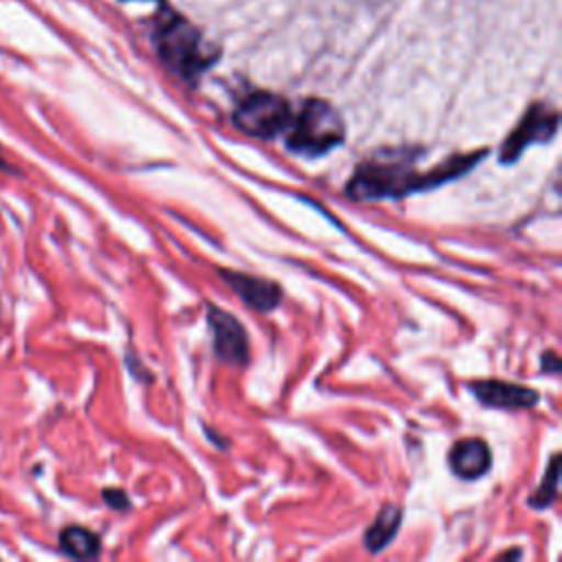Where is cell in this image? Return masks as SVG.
Instances as JSON below:
<instances>
[{
	"mask_svg": "<svg viewBox=\"0 0 562 562\" xmlns=\"http://www.w3.org/2000/svg\"><path fill=\"white\" fill-rule=\"evenodd\" d=\"M558 130V114L549 110L542 103H536L525 119L518 123V127L507 136V140L501 147V160L514 162L522 149L531 143H544L549 140Z\"/></svg>",
	"mask_w": 562,
	"mask_h": 562,
	"instance_id": "obj_6",
	"label": "cell"
},
{
	"mask_svg": "<svg viewBox=\"0 0 562 562\" xmlns=\"http://www.w3.org/2000/svg\"><path fill=\"white\" fill-rule=\"evenodd\" d=\"M222 277L244 303H248L259 312H270L281 301V288L268 279L252 277L246 272H235V270H222Z\"/></svg>",
	"mask_w": 562,
	"mask_h": 562,
	"instance_id": "obj_8",
	"label": "cell"
},
{
	"mask_svg": "<svg viewBox=\"0 0 562 562\" xmlns=\"http://www.w3.org/2000/svg\"><path fill=\"white\" fill-rule=\"evenodd\" d=\"M59 549L70 558H97L101 551V540L90 529L70 525L59 533Z\"/></svg>",
	"mask_w": 562,
	"mask_h": 562,
	"instance_id": "obj_11",
	"label": "cell"
},
{
	"mask_svg": "<svg viewBox=\"0 0 562 562\" xmlns=\"http://www.w3.org/2000/svg\"><path fill=\"white\" fill-rule=\"evenodd\" d=\"M290 121H292L290 103L281 94L266 92V90L246 94L233 112L235 127L257 138H272L281 134L283 130H288Z\"/></svg>",
	"mask_w": 562,
	"mask_h": 562,
	"instance_id": "obj_4",
	"label": "cell"
},
{
	"mask_svg": "<svg viewBox=\"0 0 562 562\" xmlns=\"http://www.w3.org/2000/svg\"><path fill=\"white\" fill-rule=\"evenodd\" d=\"M0 169H4V171H9V169H11V167H9V165L2 160V156H0Z\"/></svg>",
	"mask_w": 562,
	"mask_h": 562,
	"instance_id": "obj_15",
	"label": "cell"
},
{
	"mask_svg": "<svg viewBox=\"0 0 562 562\" xmlns=\"http://www.w3.org/2000/svg\"><path fill=\"white\" fill-rule=\"evenodd\" d=\"M470 389L479 397V402L492 408L518 411L531 408L538 402V391L505 380H476L470 384Z\"/></svg>",
	"mask_w": 562,
	"mask_h": 562,
	"instance_id": "obj_7",
	"label": "cell"
},
{
	"mask_svg": "<svg viewBox=\"0 0 562 562\" xmlns=\"http://www.w3.org/2000/svg\"><path fill=\"white\" fill-rule=\"evenodd\" d=\"M558 465H560V457L553 454L551 461H549V470H547L542 483L538 485L536 494L529 498V505H531V507L544 509V507H549V505L553 503V498H555V494H558V479H560V476H558Z\"/></svg>",
	"mask_w": 562,
	"mask_h": 562,
	"instance_id": "obj_12",
	"label": "cell"
},
{
	"mask_svg": "<svg viewBox=\"0 0 562 562\" xmlns=\"http://www.w3.org/2000/svg\"><path fill=\"white\" fill-rule=\"evenodd\" d=\"M450 470L461 479H479L483 476L492 465L490 448L483 439H461L457 441L448 452Z\"/></svg>",
	"mask_w": 562,
	"mask_h": 562,
	"instance_id": "obj_9",
	"label": "cell"
},
{
	"mask_svg": "<svg viewBox=\"0 0 562 562\" xmlns=\"http://www.w3.org/2000/svg\"><path fill=\"white\" fill-rule=\"evenodd\" d=\"M400 522H402V509L397 505H384L364 533V547L373 553L382 551L397 533Z\"/></svg>",
	"mask_w": 562,
	"mask_h": 562,
	"instance_id": "obj_10",
	"label": "cell"
},
{
	"mask_svg": "<svg viewBox=\"0 0 562 562\" xmlns=\"http://www.w3.org/2000/svg\"><path fill=\"white\" fill-rule=\"evenodd\" d=\"M103 501L114 509H127L130 507V501H127L125 492H121V490H103Z\"/></svg>",
	"mask_w": 562,
	"mask_h": 562,
	"instance_id": "obj_13",
	"label": "cell"
},
{
	"mask_svg": "<svg viewBox=\"0 0 562 562\" xmlns=\"http://www.w3.org/2000/svg\"><path fill=\"white\" fill-rule=\"evenodd\" d=\"M206 321H209V327L213 331V351L220 360L228 362V364H235V367H241L246 364L248 360V336H246V329L241 327V323L220 310L217 305H209L206 307Z\"/></svg>",
	"mask_w": 562,
	"mask_h": 562,
	"instance_id": "obj_5",
	"label": "cell"
},
{
	"mask_svg": "<svg viewBox=\"0 0 562 562\" xmlns=\"http://www.w3.org/2000/svg\"><path fill=\"white\" fill-rule=\"evenodd\" d=\"M558 369H560V360H558V356L555 353H544V358H542V371H547V373H558Z\"/></svg>",
	"mask_w": 562,
	"mask_h": 562,
	"instance_id": "obj_14",
	"label": "cell"
},
{
	"mask_svg": "<svg viewBox=\"0 0 562 562\" xmlns=\"http://www.w3.org/2000/svg\"><path fill=\"white\" fill-rule=\"evenodd\" d=\"M479 158L472 156H452L441 167L417 173L404 160H367L362 162L347 184V195L353 200H378V198H397L411 191L437 187L459 173H463Z\"/></svg>",
	"mask_w": 562,
	"mask_h": 562,
	"instance_id": "obj_1",
	"label": "cell"
},
{
	"mask_svg": "<svg viewBox=\"0 0 562 562\" xmlns=\"http://www.w3.org/2000/svg\"><path fill=\"white\" fill-rule=\"evenodd\" d=\"M156 50L160 59L182 79H198L211 68L220 50L180 15L165 18L156 29Z\"/></svg>",
	"mask_w": 562,
	"mask_h": 562,
	"instance_id": "obj_2",
	"label": "cell"
},
{
	"mask_svg": "<svg viewBox=\"0 0 562 562\" xmlns=\"http://www.w3.org/2000/svg\"><path fill=\"white\" fill-rule=\"evenodd\" d=\"M342 138L345 121L340 112L323 99H307L288 125L285 145L292 154L316 158L338 147Z\"/></svg>",
	"mask_w": 562,
	"mask_h": 562,
	"instance_id": "obj_3",
	"label": "cell"
}]
</instances>
